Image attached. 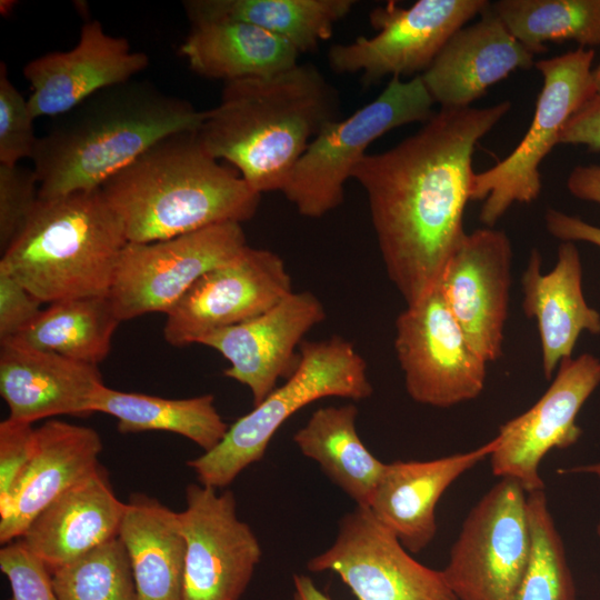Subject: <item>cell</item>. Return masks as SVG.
Segmentation results:
<instances>
[{
    "instance_id": "obj_1",
    "label": "cell",
    "mask_w": 600,
    "mask_h": 600,
    "mask_svg": "<svg viewBox=\"0 0 600 600\" xmlns=\"http://www.w3.org/2000/svg\"><path fill=\"white\" fill-rule=\"evenodd\" d=\"M510 108L508 100L441 108L416 133L383 152L367 153L354 168L387 274L407 306L438 287L464 238L474 148Z\"/></svg>"
},
{
    "instance_id": "obj_2",
    "label": "cell",
    "mask_w": 600,
    "mask_h": 600,
    "mask_svg": "<svg viewBox=\"0 0 600 600\" xmlns=\"http://www.w3.org/2000/svg\"><path fill=\"white\" fill-rule=\"evenodd\" d=\"M336 87L312 63L226 82L197 131L204 149L262 194L282 191L310 142L339 119Z\"/></svg>"
},
{
    "instance_id": "obj_3",
    "label": "cell",
    "mask_w": 600,
    "mask_h": 600,
    "mask_svg": "<svg viewBox=\"0 0 600 600\" xmlns=\"http://www.w3.org/2000/svg\"><path fill=\"white\" fill-rule=\"evenodd\" d=\"M207 116L147 81L103 89L57 117L31 158L39 199L100 189L161 139L197 131Z\"/></svg>"
},
{
    "instance_id": "obj_4",
    "label": "cell",
    "mask_w": 600,
    "mask_h": 600,
    "mask_svg": "<svg viewBox=\"0 0 600 600\" xmlns=\"http://www.w3.org/2000/svg\"><path fill=\"white\" fill-rule=\"evenodd\" d=\"M197 131L161 139L100 188L128 242L166 240L256 216L261 194L212 157Z\"/></svg>"
},
{
    "instance_id": "obj_5",
    "label": "cell",
    "mask_w": 600,
    "mask_h": 600,
    "mask_svg": "<svg viewBox=\"0 0 600 600\" xmlns=\"http://www.w3.org/2000/svg\"><path fill=\"white\" fill-rule=\"evenodd\" d=\"M128 239L101 189L41 200L0 270L42 303L108 296Z\"/></svg>"
},
{
    "instance_id": "obj_6",
    "label": "cell",
    "mask_w": 600,
    "mask_h": 600,
    "mask_svg": "<svg viewBox=\"0 0 600 600\" xmlns=\"http://www.w3.org/2000/svg\"><path fill=\"white\" fill-rule=\"evenodd\" d=\"M372 394L364 359L340 336L302 341L294 372L261 403L229 426L210 451L189 460L199 483L229 486L247 467L261 460L278 429L297 411L328 397L363 400Z\"/></svg>"
},
{
    "instance_id": "obj_7",
    "label": "cell",
    "mask_w": 600,
    "mask_h": 600,
    "mask_svg": "<svg viewBox=\"0 0 600 600\" xmlns=\"http://www.w3.org/2000/svg\"><path fill=\"white\" fill-rule=\"evenodd\" d=\"M433 104L421 76L390 78L374 100L322 128L281 192L301 216L323 217L343 202L344 186L370 144L401 126L424 123L434 113Z\"/></svg>"
},
{
    "instance_id": "obj_8",
    "label": "cell",
    "mask_w": 600,
    "mask_h": 600,
    "mask_svg": "<svg viewBox=\"0 0 600 600\" xmlns=\"http://www.w3.org/2000/svg\"><path fill=\"white\" fill-rule=\"evenodd\" d=\"M594 51L576 50L534 62L543 84L530 127L503 160L473 177L472 201H483L479 220L492 228L513 203L533 202L542 189L539 167L559 143L573 113L597 93Z\"/></svg>"
},
{
    "instance_id": "obj_9",
    "label": "cell",
    "mask_w": 600,
    "mask_h": 600,
    "mask_svg": "<svg viewBox=\"0 0 600 600\" xmlns=\"http://www.w3.org/2000/svg\"><path fill=\"white\" fill-rule=\"evenodd\" d=\"M530 548L528 493L500 478L470 510L442 572L458 600H510Z\"/></svg>"
},
{
    "instance_id": "obj_10",
    "label": "cell",
    "mask_w": 600,
    "mask_h": 600,
    "mask_svg": "<svg viewBox=\"0 0 600 600\" xmlns=\"http://www.w3.org/2000/svg\"><path fill=\"white\" fill-rule=\"evenodd\" d=\"M489 7L486 0H419L408 8L394 2L378 6L369 14L377 33L333 44L328 52L329 66L338 73H360L363 86L387 76H420L451 36Z\"/></svg>"
},
{
    "instance_id": "obj_11",
    "label": "cell",
    "mask_w": 600,
    "mask_h": 600,
    "mask_svg": "<svg viewBox=\"0 0 600 600\" xmlns=\"http://www.w3.org/2000/svg\"><path fill=\"white\" fill-rule=\"evenodd\" d=\"M241 223L226 222L123 248L108 294L120 321L167 313L207 271L229 261L244 247Z\"/></svg>"
},
{
    "instance_id": "obj_12",
    "label": "cell",
    "mask_w": 600,
    "mask_h": 600,
    "mask_svg": "<svg viewBox=\"0 0 600 600\" xmlns=\"http://www.w3.org/2000/svg\"><path fill=\"white\" fill-rule=\"evenodd\" d=\"M394 329L396 356L412 400L449 408L482 392L488 362L470 344L439 287L407 306Z\"/></svg>"
},
{
    "instance_id": "obj_13",
    "label": "cell",
    "mask_w": 600,
    "mask_h": 600,
    "mask_svg": "<svg viewBox=\"0 0 600 600\" xmlns=\"http://www.w3.org/2000/svg\"><path fill=\"white\" fill-rule=\"evenodd\" d=\"M307 567L336 572L358 600H458L442 570L413 559L367 507L346 513L332 546Z\"/></svg>"
},
{
    "instance_id": "obj_14",
    "label": "cell",
    "mask_w": 600,
    "mask_h": 600,
    "mask_svg": "<svg viewBox=\"0 0 600 600\" xmlns=\"http://www.w3.org/2000/svg\"><path fill=\"white\" fill-rule=\"evenodd\" d=\"M178 512L186 540L181 600H239L261 558L259 540L238 518L230 490L191 483Z\"/></svg>"
},
{
    "instance_id": "obj_15",
    "label": "cell",
    "mask_w": 600,
    "mask_h": 600,
    "mask_svg": "<svg viewBox=\"0 0 600 600\" xmlns=\"http://www.w3.org/2000/svg\"><path fill=\"white\" fill-rule=\"evenodd\" d=\"M292 291L282 258L247 246L202 274L166 313L163 338L173 347L198 343L210 332L261 314Z\"/></svg>"
},
{
    "instance_id": "obj_16",
    "label": "cell",
    "mask_w": 600,
    "mask_h": 600,
    "mask_svg": "<svg viewBox=\"0 0 600 600\" xmlns=\"http://www.w3.org/2000/svg\"><path fill=\"white\" fill-rule=\"evenodd\" d=\"M599 384L596 356L586 352L562 360L539 400L499 428L498 446L489 457L493 474L518 481L527 493L544 490L539 472L542 459L552 449L579 440L578 413Z\"/></svg>"
},
{
    "instance_id": "obj_17",
    "label": "cell",
    "mask_w": 600,
    "mask_h": 600,
    "mask_svg": "<svg viewBox=\"0 0 600 600\" xmlns=\"http://www.w3.org/2000/svg\"><path fill=\"white\" fill-rule=\"evenodd\" d=\"M511 262L508 236L493 227L479 228L466 233L438 284L470 344L487 362L502 356Z\"/></svg>"
},
{
    "instance_id": "obj_18",
    "label": "cell",
    "mask_w": 600,
    "mask_h": 600,
    "mask_svg": "<svg viewBox=\"0 0 600 600\" xmlns=\"http://www.w3.org/2000/svg\"><path fill=\"white\" fill-rule=\"evenodd\" d=\"M326 319L322 302L310 291H292L261 314L202 337L198 344L222 354L230 366L224 376L249 388L253 407L297 369L296 349Z\"/></svg>"
},
{
    "instance_id": "obj_19",
    "label": "cell",
    "mask_w": 600,
    "mask_h": 600,
    "mask_svg": "<svg viewBox=\"0 0 600 600\" xmlns=\"http://www.w3.org/2000/svg\"><path fill=\"white\" fill-rule=\"evenodd\" d=\"M149 66V57L133 51L123 37L107 33L98 20L86 21L78 43L29 61L23 76L30 84L33 117H59L94 93L132 80Z\"/></svg>"
},
{
    "instance_id": "obj_20",
    "label": "cell",
    "mask_w": 600,
    "mask_h": 600,
    "mask_svg": "<svg viewBox=\"0 0 600 600\" xmlns=\"http://www.w3.org/2000/svg\"><path fill=\"white\" fill-rule=\"evenodd\" d=\"M103 380L98 366L12 341L0 342V393L12 420L86 417Z\"/></svg>"
},
{
    "instance_id": "obj_21",
    "label": "cell",
    "mask_w": 600,
    "mask_h": 600,
    "mask_svg": "<svg viewBox=\"0 0 600 600\" xmlns=\"http://www.w3.org/2000/svg\"><path fill=\"white\" fill-rule=\"evenodd\" d=\"M102 448L90 427L49 420L37 428L31 459L0 510V542L20 539L48 506L91 473Z\"/></svg>"
},
{
    "instance_id": "obj_22",
    "label": "cell",
    "mask_w": 600,
    "mask_h": 600,
    "mask_svg": "<svg viewBox=\"0 0 600 600\" xmlns=\"http://www.w3.org/2000/svg\"><path fill=\"white\" fill-rule=\"evenodd\" d=\"M533 53L506 28L490 7L454 32L420 74L441 108H468L489 87L517 69L534 66Z\"/></svg>"
},
{
    "instance_id": "obj_23",
    "label": "cell",
    "mask_w": 600,
    "mask_h": 600,
    "mask_svg": "<svg viewBox=\"0 0 600 600\" xmlns=\"http://www.w3.org/2000/svg\"><path fill=\"white\" fill-rule=\"evenodd\" d=\"M494 437L467 451L428 461L387 463L369 509L409 552L426 549L437 533L436 508L444 491L496 450Z\"/></svg>"
},
{
    "instance_id": "obj_24",
    "label": "cell",
    "mask_w": 600,
    "mask_h": 600,
    "mask_svg": "<svg viewBox=\"0 0 600 600\" xmlns=\"http://www.w3.org/2000/svg\"><path fill=\"white\" fill-rule=\"evenodd\" d=\"M522 311L534 319L541 343L542 371L551 380L562 360L571 358L583 331L600 334V313L582 292L580 253L571 241L558 247L553 269L542 272V257L532 249L521 277Z\"/></svg>"
},
{
    "instance_id": "obj_25",
    "label": "cell",
    "mask_w": 600,
    "mask_h": 600,
    "mask_svg": "<svg viewBox=\"0 0 600 600\" xmlns=\"http://www.w3.org/2000/svg\"><path fill=\"white\" fill-rule=\"evenodd\" d=\"M124 509L99 464L48 506L20 539L51 573L117 538Z\"/></svg>"
},
{
    "instance_id": "obj_26",
    "label": "cell",
    "mask_w": 600,
    "mask_h": 600,
    "mask_svg": "<svg viewBox=\"0 0 600 600\" xmlns=\"http://www.w3.org/2000/svg\"><path fill=\"white\" fill-rule=\"evenodd\" d=\"M190 23L180 53L203 78L226 83L271 76L299 63L300 53L292 46L250 22L204 18Z\"/></svg>"
},
{
    "instance_id": "obj_27",
    "label": "cell",
    "mask_w": 600,
    "mask_h": 600,
    "mask_svg": "<svg viewBox=\"0 0 600 600\" xmlns=\"http://www.w3.org/2000/svg\"><path fill=\"white\" fill-rule=\"evenodd\" d=\"M118 537L129 556L138 600H181L186 540L178 512L134 494L126 503Z\"/></svg>"
},
{
    "instance_id": "obj_28",
    "label": "cell",
    "mask_w": 600,
    "mask_h": 600,
    "mask_svg": "<svg viewBox=\"0 0 600 600\" xmlns=\"http://www.w3.org/2000/svg\"><path fill=\"white\" fill-rule=\"evenodd\" d=\"M357 417L352 403L319 408L294 433L293 441L357 506L368 508L387 463L363 444Z\"/></svg>"
},
{
    "instance_id": "obj_29",
    "label": "cell",
    "mask_w": 600,
    "mask_h": 600,
    "mask_svg": "<svg viewBox=\"0 0 600 600\" xmlns=\"http://www.w3.org/2000/svg\"><path fill=\"white\" fill-rule=\"evenodd\" d=\"M354 0H187L189 21L230 18L256 24L292 46L300 54L313 52L330 39L336 24Z\"/></svg>"
},
{
    "instance_id": "obj_30",
    "label": "cell",
    "mask_w": 600,
    "mask_h": 600,
    "mask_svg": "<svg viewBox=\"0 0 600 600\" xmlns=\"http://www.w3.org/2000/svg\"><path fill=\"white\" fill-rule=\"evenodd\" d=\"M92 412L114 417L121 433L169 431L193 441L203 452L213 449L229 428L216 409L212 394L167 399L102 384L94 394Z\"/></svg>"
},
{
    "instance_id": "obj_31",
    "label": "cell",
    "mask_w": 600,
    "mask_h": 600,
    "mask_svg": "<svg viewBox=\"0 0 600 600\" xmlns=\"http://www.w3.org/2000/svg\"><path fill=\"white\" fill-rule=\"evenodd\" d=\"M120 322L108 296L76 298L50 303L6 341L98 366L110 353Z\"/></svg>"
},
{
    "instance_id": "obj_32",
    "label": "cell",
    "mask_w": 600,
    "mask_h": 600,
    "mask_svg": "<svg viewBox=\"0 0 600 600\" xmlns=\"http://www.w3.org/2000/svg\"><path fill=\"white\" fill-rule=\"evenodd\" d=\"M491 9L533 54L549 41L600 44V0H498Z\"/></svg>"
},
{
    "instance_id": "obj_33",
    "label": "cell",
    "mask_w": 600,
    "mask_h": 600,
    "mask_svg": "<svg viewBox=\"0 0 600 600\" xmlns=\"http://www.w3.org/2000/svg\"><path fill=\"white\" fill-rule=\"evenodd\" d=\"M529 559L510 600H577L563 542L543 490L528 493Z\"/></svg>"
},
{
    "instance_id": "obj_34",
    "label": "cell",
    "mask_w": 600,
    "mask_h": 600,
    "mask_svg": "<svg viewBox=\"0 0 600 600\" xmlns=\"http://www.w3.org/2000/svg\"><path fill=\"white\" fill-rule=\"evenodd\" d=\"M50 574L58 600H138L129 556L119 537Z\"/></svg>"
},
{
    "instance_id": "obj_35",
    "label": "cell",
    "mask_w": 600,
    "mask_h": 600,
    "mask_svg": "<svg viewBox=\"0 0 600 600\" xmlns=\"http://www.w3.org/2000/svg\"><path fill=\"white\" fill-rule=\"evenodd\" d=\"M34 117L24 99L8 77L6 63L0 64V163L19 164L31 159L39 138L34 133Z\"/></svg>"
},
{
    "instance_id": "obj_36",
    "label": "cell",
    "mask_w": 600,
    "mask_h": 600,
    "mask_svg": "<svg viewBox=\"0 0 600 600\" xmlns=\"http://www.w3.org/2000/svg\"><path fill=\"white\" fill-rule=\"evenodd\" d=\"M39 201L32 169L0 163V249L3 253L26 227Z\"/></svg>"
},
{
    "instance_id": "obj_37",
    "label": "cell",
    "mask_w": 600,
    "mask_h": 600,
    "mask_svg": "<svg viewBox=\"0 0 600 600\" xmlns=\"http://www.w3.org/2000/svg\"><path fill=\"white\" fill-rule=\"evenodd\" d=\"M0 570L9 581L12 600H58L49 570L21 539L1 548Z\"/></svg>"
},
{
    "instance_id": "obj_38",
    "label": "cell",
    "mask_w": 600,
    "mask_h": 600,
    "mask_svg": "<svg viewBox=\"0 0 600 600\" xmlns=\"http://www.w3.org/2000/svg\"><path fill=\"white\" fill-rule=\"evenodd\" d=\"M34 430L32 423L10 418L0 422V510L31 459Z\"/></svg>"
},
{
    "instance_id": "obj_39",
    "label": "cell",
    "mask_w": 600,
    "mask_h": 600,
    "mask_svg": "<svg viewBox=\"0 0 600 600\" xmlns=\"http://www.w3.org/2000/svg\"><path fill=\"white\" fill-rule=\"evenodd\" d=\"M42 302L0 270V342L12 339L40 313Z\"/></svg>"
},
{
    "instance_id": "obj_40",
    "label": "cell",
    "mask_w": 600,
    "mask_h": 600,
    "mask_svg": "<svg viewBox=\"0 0 600 600\" xmlns=\"http://www.w3.org/2000/svg\"><path fill=\"white\" fill-rule=\"evenodd\" d=\"M559 143L586 146L600 151V93L597 92L571 116L563 127Z\"/></svg>"
},
{
    "instance_id": "obj_41",
    "label": "cell",
    "mask_w": 600,
    "mask_h": 600,
    "mask_svg": "<svg viewBox=\"0 0 600 600\" xmlns=\"http://www.w3.org/2000/svg\"><path fill=\"white\" fill-rule=\"evenodd\" d=\"M544 222L548 232L561 241H583L600 248V227L580 217L550 208L544 214Z\"/></svg>"
},
{
    "instance_id": "obj_42",
    "label": "cell",
    "mask_w": 600,
    "mask_h": 600,
    "mask_svg": "<svg viewBox=\"0 0 600 600\" xmlns=\"http://www.w3.org/2000/svg\"><path fill=\"white\" fill-rule=\"evenodd\" d=\"M569 192L583 201L600 204V164H579L567 179Z\"/></svg>"
},
{
    "instance_id": "obj_43",
    "label": "cell",
    "mask_w": 600,
    "mask_h": 600,
    "mask_svg": "<svg viewBox=\"0 0 600 600\" xmlns=\"http://www.w3.org/2000/svg\"><path fill=\"white\" fill-rule=\"evenodd\" d=\"M293 600H331L326 593L320 591L314 582L307 576L296 574L293 577Z\"/></svg>"
},
{
    "instance_id": "obj_44",
    "label": "cell",
    "mask_w": 600,
    "mask_h": 600,
    "mask_svg": "<svg viewBox=\"0 0 600 600\" xmlns=\"http://www.w3.org/2000/svg\"><path fill=\"white\" fill-rule=\"evenodd\" d=\"M560 473H583V474H591L596 476L600 479V461L588 463V464H581L572 468L567 469H559Z\"/></svg>"
},
{
    "instance_id": "obj_45",
    "label": "cell",
    "mask_w": 600,
    "mask_h": 600,
    "mask_svg": "<svg viewBox=\"0 0 600 600\" xmlns=\"http://www.w3.org/2000/svg\"><path fill=\"white\" fill-rule=\"evenodd\" d=\"M593 80L597 88V92L600 93V62L598 66L593 69Z\"/></svg>"
},
{
    "instance_id": "obj_46",
    "label": "cell",
    "mask_w": 600,
    "mask_h": 600,
    "mask_svg": "<svg viewBox=\"0 0 600 600\" xmlns=\"http://www.w3.org/2000/svg\"><path fill=\"white\" fill-rule=\"evenodd\" d=\"M4 4H6V8H12V4L13 2L12 1H2ZM1 9H3V7H1ZM7 10L4 9L3 11H1V13H6Z\"/></svg>"
},
{
    "instance_id": "obj_47",
    "label": "cell",
    "mask_w": 600,
    "mask_h": 600,
    "mask_svg": "<svg viewBox=\"0 0 600 600\" xmlns=\"http://www.w3.org/2000/svg\"><path fill=\"white\" fill-rule=\"evenodd\" d=\"M597 533H598V536H599V538H600V520H599V522H598Z\"/></svg>"
}]
</instances>
